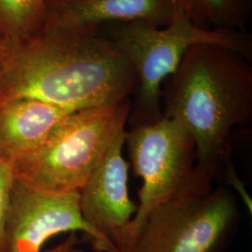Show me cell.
<instances>
[{
  "mask_svg": "<svg viewBox=\"0 0 252 252\" xmlns=\"http://www.w3.org/2000/svg\"><path fill=\"white\" fill-rule=\"evenodd\" d=\"M136 87L132 64L99 32L42 30L0 63V100L29 97L80 110L130 99Z\"/></svg>",
  "mask_w": 252,
  "mask_h": 252,
  "instance_id": "6da1fadb",
  "label": "cell"
},
{
  "mask_svg": "<svg viewBox=\"0 0 252 252\" xmlns=\"http://www.w3.org/2000/svg\"><path fill=\"white\" fill-rule=\"evenodd\" d=\"M223 46H191L162 85V116L185 126L195 145V167L214 180L229 158V137L252 117V68Z\"/></svg>",
  "mask_w": 252,
  "mask_h": 252,
  "instance_id": "7a4b0ae2",
  "label": "cell"
},
{
  "mask_svg": "<svg viewBox=\"0 0 252 252\" xmlns=\"http://www.w3.org/2000/svg\"><path fill=\"white\" fill-rule=\"evenodd\" d=\"M98 32L125 54L135 70L137 87L127 122L131 127L151 125L162 117V85L191 46H223L248 58L252 53V37L243 30L198 27L179 8L165 27L134 21L105 25Z\"/></svg>",
  "mask_w": 252,
  "mask_h": 252,
  "instance_id": "3957f363",
  "label": "cell"
},
{
  "mask_svg": "<svg viewBox=\"0 0 252 252\" xmlns=\"http://www.w3.org/2000/svg\"><path fill=\"white\" fill-rule=\"evenodd\" d=\"M195 167L189 182L155 207L121 251L228 252L240 221L236 196Z\"/></svg>",
  "mask_w": 252,
  "mask_h": 252,
  "instance_id": "277c9868",
  "label": "cell"
},
{
  "mask_svg": "<svg viewBox=\"0 0 252 252\" xmlns=\"http://www.w3.org/2000/svg\"><path fill=\"white\" fill-rule=\"evenodd\" d=\"M131 99L75 110L45 139L12 162L14 179L39 189L80 191L120 132L126 130Z\"/></svg>",
  "mask_w": 252,
  "mask_h": 252,
  "instance_id": "5b68a950",
  "label": "cell"
},
{
  "mask_svg": "<svg viewBox=\"0 0 252 252\" xmlns=\"http://www.w3.org/2000/svg\"><path fill=\"white\" fill-rule=\"evenodd\" d=\"M125 145L142 186L138 191L137 211L127 228L121 250L155 207L189 182L196 163L192 136L173 118L162 116L151 125L131 127L126 131Z\"/></svg>",
  "mask_w": 252,
  "mask_h": 252,
  "instance_id": "8992f818",
  "label": "cell"
},
{
  "mask_svg": "<svg viewBox=\"0 0 252 252\" xmlns=\"http://www.w3.org/2000/svg\"><path fill=\"white\" fill-rule=\"evenodd\" d=\"M77 232L87 235L94 251H120L83 219L80 191L47 190L14 180L4 252H41L44 244L55 235Z\"/></svg>",
  "mask_w": 252,
  "mask_h": 252,
  "instance_id": "52a82bcc",
  "label": "cell"
},
{
  "mask_svg": "<svg viewBox=\"0 0 252 252\" xmlns=\"http://www.w3.org/2000/svg\"><path fill=\"white\" fill-rule=\"evenodd\" d=\"M126 130L114 141L80 190V207L86 222L121 250L127 228L137 211L129 196L128 167L123 155Z\"/></svg>",
  "mask_w": 252,
  "mask_h": 252,
  "instance_id": "ba28073f",
  "label": "cell"
},
{
  "mask_svg": "<svg viewBox=\"0 0 252 252\" xmlns=\"http://www.w3.org/2000/svg\"><path fill=\"white\" fill-rule=\"evenodd\" d=\"M47 31L98 32L115 23L143 21L165 27L176 11L175 0H46Z\"/></svg>",
  "mask_w": 252,
  "mask_h": 252,
  "instance_id": "9c48e42d",
  "label": "cell"
},
{
  "mask_svg": "<svg viewBox=\"0 0 252 252\" xmlns=\"http://www.w3.org/2000/svg\"><path fill=\"white\" fill-rule=\"evenodd\" d=\"M72 111L29 97L0 100V159L12 163L32 151Z\"/></svg>",
  "mask_w": 252,
  "mask_h": 252,
  "instance_id": "30bf717a",
  "label": "cell"
},
{
  "mask_svg": "<svg viewBox=\"0 0 252 252\" xmlns=\"http://www.w3.org/2000/svg\"><path fill=\"white\" fill-rule=\"evenodd\" d=\"M46 9V0H0V32L10 49L42 31Z\"/></svg>",
  "mask_w": 252,
  "mask_h": 252,
  "instance_id": "8fae6325",
  "label": "cell"
},
{
  "mask_svg": "<svg viewBox=\"0 0 252 252\" xmlns=\"http://www.w3.org/2000/svg\"><path fill=\"white\" fill-rule=\"evenodd\" d=\"M177 7L196 26L243 30L249 19V0H175Z\"/></svg>",
  "mask_w": 252,
  "mask_h": 252,
  "instance_id": "7c38bea8",
  "label": "cell"
},
{
  "mask_svg": "<svg viewBox=\"0 0 252 252\" xmlns=\"http://www.w3.org/2000/svg\"><path fill=\"white\" fill-rule=\"evenodd\" d=\"M14 180L12 163L0 159V252L5 250V230Z\"/></svg>",
  "mask_w": 252,
  "mask_h": 252,
  "instance_id": "4fadbf2b",
  "label": "cell"
},
{
  "mask_svg": "<svg viewBox=\"0 0 252 252\" xmlns=\"http://www.w3.org/2000/svg\"><path fill=\"white\" fill-rule=\"evenodd\" d=\"M79 244V238L77 233H70L62 243L55 246L53 249L45 252H66L70 248Z\"/></svg>",
  "mask_w": 252,
  "mask_h": 252,
  "instance_id": "5bb4252c",
  "label": "cell"
},
{
  "mask_svg": "<svg viewBox=\"0 0 252 252\" xmlns=\"http://www.w3.org/2000/svg\"><path fill=\"white\" fill-rule=\"evenodd\" d=\"M9 52H10V47L9 43L2 35V33L0 32V63L9 55Z\"/></svg>",
  "mask_w": 252,
  "mask_h": 252,
  "instance_id": "9a60e30c",
  "label": "cell"
},
{
  "mask_svg": "<svg viewBox=\"0 0 252 252\" xmlns=\"http://www.w3.org/2000/svg\"><path fill=\"white\" fill-rule=\"evenodd\" d=\"M66 252H97V251H94V252H86V251H83V250H81V249H78L77 248V246H74L72 248H70L68 251ZM116 252H128V251H118Z\"/></svg>",
  "mask_w": 252,
  "mask_h": 252,
  "instance_id": "2e32d148",
  "label": "cell"
}]
</instances>
